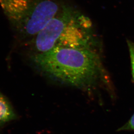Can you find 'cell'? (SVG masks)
<instances>
[{
  "instance_id": "obj_4",
  "label": "cell",
  "mask_w": 134,
  "mask_h": 134,
  "mask_svg": "<svg viewBox=\"0 0 134 134\" xmlns=\"http://www.w3.org/2000/svg\"><path fill=\"white\" fill-rule=\"evenodd\" d=\"M16 118V114L9 100L0 91V127Z\"/></svg>"
},
{
  "instance_id": "obj_3",
  "label": "cell",
  "mask_w": 134,
  "mask_h": 134,
  "mask_svg": "<svg viewBox=\"0 0 134 134\" xmlns=\"http://www.w3.org/2000/svg\"><path fill=\"white\" fill-rule=\"evenodd\" d=\"M76 9L66 2L58 12L35 36L36 48L39 53L49 51L56 46Z\"/></svg>"
},
{
  "instance_id": "obj_5",
  "label": "cell",
  "mask_w": 134,
  "mask_h": 134,
  "mask_svg": "<svg viewBox=\"0 0 134 134\" xmlns=\"http://www.w3.org/2000/svg\"><path fill=\"white\" fill-rule=\"evenodd\" d=\"M132 64V75L134 81V44L130 40L127 41Z\"/></svg>"
},
{
  "instance_id": "obj_6",
  "label": "cell",
  "mask_w": 134,
  "mask_h": 134,
  "mask_svg": "<svg viewBox=\"0 0 134 134\" xmlns=\"http://www.w3.org/2000/svg\"><path fill=\"white\" fill-rule=\"evenodd\" d=\"M134 130V114L129 121L124 126L120 128L119 130Z\"/></svg>"
},
{
  "instance_id": "obj_1",
  "label": "cell",
  "mask_w": 134,
  "mask_h": 134,
  "mask_svg": "<svg viewBox=\"0 0 134 134\" xmlns=\"http://www.w3.org/2000/svg\"><path fill=\"white\" fill-rule=\"evenodd\" d=\"M33 61L46 74L74 86L92 82L99 68L95 54L83 47L56 46L49 51L36 54Z\"/></svg>"
},
{
  "instance_id": "obj_2",
  "label": "cell",
  "mask_w": 134,
  "mask_h": 134,
  "mask_svg": "<svg viewBox=\"0 0 134 134\" xmlns=\"http://www.w3.org/2000/svg\"><path fill=\"white\" fill-rule=\"evenodd\" d=\"M64 0H0L13 27L24 35L35 36L58 12Z\"/></svg>"
}]
</instances>
